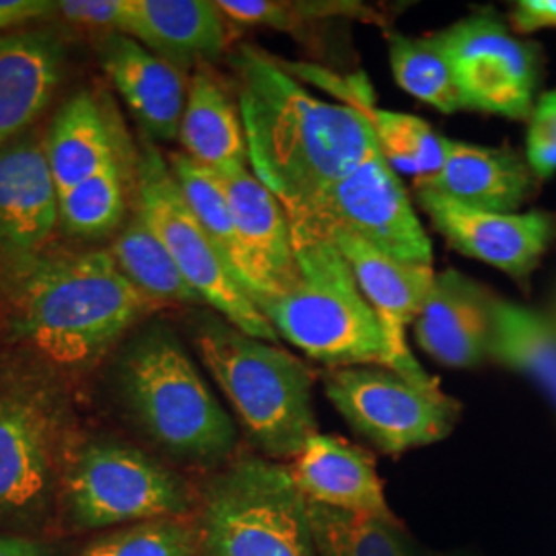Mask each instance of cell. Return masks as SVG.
<instances>
[{
  "mask_svg": "<svg viewBox=\"0 0 556 556\" xmlns=\"http://www.w3.org/2000/svg\"><path fill=\"white\" fill-rule=\"evenodd\" d=\"M231 64L250 169L289 215L307 208L378 147L367 119L309 93L277 56L243 43Z\"/></svg>",
  "mask_w": 556,
  "mask_h": 556,
  "instance_id": "cell-1",
  "label": "cell"
},
{
  "mask_svg": "<svg viewBox=\"0 0 556 556\" xmlns=\"http://www.w3.org/2000/svg\"><path fill=\"white\" fill-rule=\"evenodd\" d=\"M289 217L298 245V280L280 295L256 301L278 338L328 369L378 365L418 383L438 381L420 363L397 355L351 266L318 223L303 215Z\"/></svg>",
  "mask_w": 556,
  "mask_h": 556,
  "instance_id": "cell-2",
  "label": "cell"
},
{
  "mask_svg": "<svg viewBox=\"0 0 556 556\" xmlns=\"http://www.w3.org/2000/svg\"><path fill=\"white\" fill-rule=\"evenodd\" d=\"M21 273V334L66 367L103 355L157 305L122 275L110 252L29 258Z\"/></svg>",
  "mask_w": 556,
  "mask_h": 556,
  "instance_id": "cell-3",
  "label": "cell"
},
{
  "mask_svg": "<svg viewBox=\"0 0 556 556\" xmlns=\"http://www.w3.org/2000/svg\"><path fill=\"white\" fill-rule=\"evenodd\" d=\"M116 381L128 415L161 452L199 468L231 462L236 422L169 326L151 324L124 346Z\"/></svg>",
  "mask_w": 556,
  "mask_h": 556,
  "instance_id": "cell-4",
  "label": "cell"
},
{
  "mask_svg": "<svg viewBox=\"0 0 556 556\" xmlns=\"http://www.w3.org/2000/svg\"><path fill=\"white\" fill-rule=\"evenodd\" d=\"M194 346L250 441L268 459L293 462L318 433L314 371L278 344L211 314L194 321Z\"/></svg>",
  "mask_w": 556,
  "mask_h": 556,
  "instance_id": "cell-5",
  "label": "cell"
},
{
  "mask_svg": "<svg viewBox=\"0 0 556 556\" xmlns=\"http://www.w3.org/2000/svg\"><path fill=\"white\" fill-rule=\"evenodd\" d=\"M197 534L200 556H318L307 501L268 457L231 459L206 480Z\"/></svg>",
  "mask_w": 556,
  "mask_h": 556,
  "instance_id": "cell-6",
  "label": "cell"
},
{
  "mask_svg": "<svg viewBox=\"0 0 556 556\" xmlns=\"http://www.w3.org/2000/svg\"><path fill=\"white\" fill-rule=\"evenodd\" d=\"M60 493L71 523L83 532L181 519L194 507L184 478L118 441L83 445L64 468Z\"/></svg>",
  "mask_w": 556,
  "mask_h": 556,
  "instance_id": "cell-7",
  "label": "cell"
},
{
  "mask_svg": "<svg viewBox=\"0 0 556 556\" xmlns=\"http://www.w3.org/2000/svg\"><path fill=\"white\" fill-rule=\"evenodd\" d=\"M137 215L160 238L179 273L199 293L200 301L211 305L217 316L233 324L250 337L278 344L277 332L250 299L217 245L206 236L190 206L179 192L167 157L151 139L142 140L135 161Z\"/></svg>",
  "mask_w": 556,
  "mask_h": 556,
  "instance_id": "cell-8",
  "label": "cell"
},
{
  "mask_svg": "<svg viewBox=\"0 0 556 556\" xmlns=\"http://www.w3.org/2000/svg\"><path fill=\"white\" fill-rule=\"evenodd\" d=\"M60 408L40 383L0 376V532L27 536L59 495Z\"/></svg>",
  "mask_w": 556,
  "mask_h": 556,
  "instance_id": "cell-9",
  "label": "cell"
},
{
  "mask_svg": "<svg viewBox=\"0 0 556 556\" xmlns=\"http://www.w3.org/2000/svg\"><path fill=\"white\" fill-rule=\"evenodd\" d=\"M321 381L338 413L388 456L438 443L462 417V402L447 396L439 381L418 383L388 367L326 369Z\"/></svg>",
  "mask_w": 556,
  "mask_h": 556,
  "instance_id": "cell-10",
  "label": "cell"
},
{
  "mask_svg": "<svg viewBox=\"0 0 556 556\" xmlns=\"http://www.w3.org/2000/svg\"><path fill=\"white\" fill-rule=\"evenodd\" d=\"M464 110L528 122L542 80V52L493 11H478L431 36Z\"/></svg>",
  "mask_w": 556,
  "mask_h": 556,
  "instance_id": "cell-11",
  "label": "cell"
},
{
  "mask_svg": "<svg viewBox=\"0 0 556 556\" xmlns=\"http://www.w3.org/2000/svg\"><path fill=\"white\" fill-rule=\"evenodd\" d=\"M344 227L390 258L433 266V245L396 172L376 147L351 174L326 188L307 208L291 213Z\"/></svg>",
  "mask_w": 556,
  "mask_h": 556,
  "instance_id": "cell-12",
  "label": "cell"
},
{
  "mask_svg": "<svg viewBox=\"0 0 556 556\" xmlns=\"http://www.w3.org/2000/svg\"><path fill=\"white\" fill-rule=\"evenodd\" d=\"M418 204L457 252L495 266L526 291L542 258L556 245V215L486 213L433 192H417Z\"/></svg>",
  "mask_w": 556,
  "mask_h": 556,
  "instance_id": "cell-13",
  "label": "cell"
},
{
  "mask_svg": "<svg viewBox=\"0 0 556 556\" xmlns=\"http://www.w3.org/2000/svg\"><path fill=\"white\" fill-rule=\"evenodd\" d=\"M217 178L236 220L243 254L241 282L248 295L256 303L285 293L299 277L295 231L287 208L252 169L217 174Z\"/></svg>",
  "mask_w": 556,
  "mask_h": 556,
  "instance_id": "cell-14",
  "label": "cell"
},
{
  "mask_svg": "<svg viewBox=\"0 0 556 556\" xmlns=\"http://www.w3.org/2000/svg\"><path fill=\"white\" fill-rule=\"evenodd\" d=\"M278 62L295 77L312 87L328 91L338 103L349 105L367 119L381 157L388 165L415 179L431 178L443 163V137L431 128L427 119L413 114L381 110L374 87L363 73L340 75L314 62Z\"/></svg>",
  "mask_w": 556,
  "mask_h": 556,
  "instance_id": "cell-15",
  "label": "cell"
},
{
  "mask_svg": "<svg viewBox=\"0 0 556 556\" xmlns=\"http://www.w3.org/2000/svg\"><path fill=\"white\" fill-rule=\"evenodd\" d=\"M495 293L454 268L435 273L415 319L418 346L445 367L470 369L491 358Z\"/></svg>",
  "mask_w": 556,
  "mask_h": 556,
  "instance_id": "cell-16",
  "label": "cell"
},
{
  "mask_svg": "<svg viewBox=\"0 0 556 556\" xmlns=\"http://www.w3.org/2000/svg\"><path fill=\"white\" fill-rule=\"evenodd\" d=\"M540 179L509 147L443 140V163L431 178L415 179L417 192H433L486 213H519L536 194Z\"/></svg>",
  "mask_w": 556,
  "mask_h": 556,
  "instance_id": "cell-17",
  "label": "cell"
},
{
  "mask_svg": "<svg viewBox=\"0 0 556 556\" xmlns=\"http://www.w3.org/2000/svg\"><path fill=\"white\" fill-rule=\"evenodd\" d=\"M60 220L59 190L43 142L23 139L0 149V250L34 258Z\"/></svg>",
  "mask_w": 556,
  "mask_h": 556,
  "instance_id": "cell-18",
  "label": "cell"
},
{
  "mask_svg": "<svg viewBox=\"0 0 556 556\" xmlns=\"http://www.w3.org/2000/svg\"><path fill=\"white\" fill-rule=\"evenodd\" d=\"M100 60L147 137L163 142L178 139L190 85L186 71L124 34L103 38Z\"/></svg>",
  "mask_w": 556,
  "mask_h": 556,
  "instance_id": "cell-19",
  "label": "cell"
},
{
  "mask_svg": "<svg viewBox=\"0 0 556 556\" xmlns=\"http://www.w3.org/2000/svg\"><path fill=\"white\" fill-rule=\"evenodd\" d=\"M312 220L318 223L328 233V238L334 241L338 252L351 266L361 293L376 309L397 355L408 363H418L408 346L406 330L408 326L415 324L425 305V299L429 295V289L435 278L433 266H415L397 262L381 254L374 245L353 236L344 227Z\"/></svg>",
  "mask_w": 556,
  "mask_h": 556,
  "instance_id": "cell-20",
  "label": "cell"
},
{
  "mask_svg": "<svg viewBox=\"0 0 556 556\" xmlns=\"http://www.w3.org/2000/svg\"><path fill=\"white\" fill-rule=\"evenodd\" d=\"M289 470L309 503L357 516L392 517L376 457L338 435L316 433Z\"/></svg>",
  "mask_w": 556,
  "mask_h": 556,
  "instance_id": "cell-21",
  "label": "cell"
},
{
  "mask_svg": "<svg viewBox=\"0 0 556 556\" xmlns=\"http://www.w3.org/2000/svg\"><path fill=\"white\" fill-rule=\"evenodd\" d=\"M52 29L0 34V149L40 118L52 100L64 50Z\"/></svg>",
  "mask_w": 556,
  "mask_h": 556,
  "instance_id": "cell-22",
  "label": "cell"
},
{
  "mask_svg": "<svg viewBox=\"0 0 556 556\" xmlns=\"http://www.w3.org/2000/svg\"><path fill=\"white\" fill-rule=\"evenodd\" d=\"M229 21L211 0H128L124 36L184 68L220 56L229 43Z\"/></svg>",
  "mask_w": 556,
  "mask_h": 556,
  "instance_id": "cell-23",
  "label": "cell"
},
{
  "mask_svg": "<svg viewBox=\"0 0 556 556\" xmlns=\"http://www.w3.org/2000/svg\"><path fill=\"white\" fill-rule=\"evenodd\" d=\"M178 139L184 155L206 169L217 174L250 169L238 101L206 66H199L190 77Z\"/></svg>",
  "mask_w": 556,
  "mask_h": 556,
  "instance_id": "cell-24",
  "label": "cell"
},
{
  "mask_svg": "<svg viewBox=\"0 0 556 556\" xmlns=\"http://www.w3.org/2000/svg\"><path fill=\"white\" fill-rule=\"evenodd\" d=\"M43 147L59 199L119 161L112 128L91 93H77L60 108Z\"/></svg>",
  "mask_w": 556,
  "mask_h": 556,
  "instance_id": "cell-25",
  "label": "cell"
},
{
  "mask_svg": "<svg viewBox=\"0 0 556 556\" xmlns=\"http://www.w3.org/2000/svg\"><path fill=\"white\" fill-rule=\"evenodd\" d=\"M491 358L534 381L556 408V324L548 316L495 298Z\"/></svg>",
  "mask_w": 556,
  "mask_h": 556,
  "instance_id": "cell-26",
  "label": "cell"
},
{
  "mask_svg": "<svg viewBox=\"0 0 556 556\" xmlns=\"http://www.w3.org/2000/svg\"><path fill=\"white\" fill-rule=\"evenodd\" d=\"M318 556H427L396 516L369 517L307 501Z\"/></svg>",
  "mask_w": 556,
  "mask_h": 556,
  "instance_id": "cell-27",
  "label": "cell"
},
{
  "mask_svg": "<svg viewBox=\"0 0 556 556\" xmlns=\"http://www.w3.org/2000/svg\"><path fill=\"white\" fill-rule=\"evenodd\" d=\"M122 275L155 303H202L153 229L135 215L112 245Z\"/></svg>",
  "mask_w": 556,
  "mask_h": 556,
  "instance_id": "cell-28",
  "label": "cell"
},
{
  "mask_svg": "<svg viewBox=\"0 0 556 556\" xmlns=\"http://www.w3.org/2000/svg\"><path fill=\"white\" fill-rule=\"evenodd\" d=\"M172 174L178 181L179 192L190 206L206 236L217 245L223 260L241 282L243 254L239 243L238 229L227 194L215 172L206 169L184 153H172L167 157ZM243 285V282H241ZM245 289V287H243Z\"/></svg>",
  "mask_w": 556,
  "mask_h": 556,
  "instance_id": "cell-29",
  "label": "cell"
},
{
  "mask_svg": "<svg viewBox=\"0 0 556 556\" xmlns=\"http://www.w3.org/2000/svg\"><path fill=\"white\" fill-rule=\"evenodd\" d=\"M229 23L301 34L334 20L383 23L376 9L353 0H217Z\"/></svg>",
  "mask_w": 556,
  "mask_h": 556,
  "instance_id": "cell-30",
  "label": "cell"
},
{
  "mask_svg": "<svg viewBox=\"0 0 556 556\" xmlns=\"http://www.w3.org/2000/svg\"><path fill=\"white\" fill-rule=\"evenodd\" d=\"M388 46L394 80L408 96L435 108L441 114H456L464 110L452 68L431 36L408 38L390 31Z\"/></svg>",
  "mask_w": 556,
  "mask_h": 556,
  "instance_id": "cell-31",
  "label": "cell"
},
{
  "mask_svg": "<svg viewBox=\"0 0 556 556\" xmlns=\"http://www.w3.org/2000/svg\"><path fill=\"white\" fill-rule=\"evenodd\" d=\"M62 225L80 238H100L118 229L126 217V178L116 161L96 178L60 197Z\"/></svg>",
  "mask_w": 556,
  "mask_h": 556,
  "instance_id": "cell-32",
  "label": "cell"
},
{
  "mask_svg": "<svg viewBox=\"0 0 556 556\" xmlns=\"http://www.w3.org/2000/svg\"><path fill=\"white\" fill-rule=\"evenodd\" d=\"M80 556H200L199 534L184 519L140 521L93 540Z\"/></svg>",
  "mask_w": 556,
  "mask_h": 556,
  "instance_id": "cell-33",
  "label": "cell"
},
{
  "mask_svg": "<svg viewBox=\"0 0 556 556\" xmlns=\"http://www.w3.org/2000/svg\"><path fill=\"white\" fill-rule=\"evenodd\" d=\"M526 161L538 179L556 174V89L544 91L528 118Z\"/></svg>",
  "mask_w": 556,
  "mask_h": 556,
  "instance_id": "cell-34",
  "label": "cell"
},
{
  "mask_svg": "<svg viewBox=\"0 0 556 556\" xmlns=\"http://www.w3.org/2000/svg\"><path fill=\"white\" fill-rule=\"evenodd\" d=\"M56 11L71 23L105 27L110 34L126 31L128 0H60Z\"/></svg>",
  "mask_w": 556,
  "mask_h": 556,
  "instance_id": "cell-35",
  "label": "cell"
},
{
  "mask_svg": "<svg viewBox=\"0 0 556 556\" xmlns=\"http://www.w3.org/2000/svg\"><path fill=\"white\" fill-rule=\"evenodd\" d=\"M511 31L528 36L540 29H556V0H519L509 15Z\"/></svg>",
  "mask_w": 556,
  "mask_h": 556,
  "instance_id": "cell-36",
  "label": "cell"
},
{
  "mask_svg": "<svg viewBox=\"0 0 556 556\" xmlns=\"http://www.w3.org/2000/svg\"><path fill=\"white\" fill-rule=\"evenodd\" d=\"M56 11V2L48 0H0V34L40 21Z\"/></svg>",
  "mask_w": 556,
  "mask_h": 556,
  "instance_id": "cell-37",
  "label": "cell"
},
{
  "mask_svg": "<svg viewBox=\"0 0 556 556\" xmlns=\"http://www.w3.org/2000/svg\"><path fill=\"white\" fill-rule=\"evenodd\" d=\"M0 556H54V553L31 536L0 532Z\"/></svg>",
  "mask_w": 556,
  "mask_h": 556,
  "instance_id": "cell-38",
  "label": "cell"
},
{
  "mask_svg": "<svg viewBox=\"0 0 556 556\" xmlns=\"http://www.w3.org/2000/svg\"><path fill=\"white\" fill-rule=\"evenodd\" d=\"M548 318L553 319V321H555V324H556V298H555V303H553V312H551V314H548Z\"/></svg>",
  "mask_w": 556,
  "mask_h": 556,
  "instance_id": "cell-39",
  "label": "cell"
},
{
  "mask_svg": "<svg viewBox=\"0 0 556 556\" xmlns=\"http://www.w3.org/2000/svg\"><path fill=\"white\" fill-rule=\"evenodd\" d=\"M427 556H457V555H427Z\"/></svg>",
  "mask_w": 556,
  "mask_h": 556,
  "instance_id": "cell-40",
  "label": "cell"
}]
</instances>
